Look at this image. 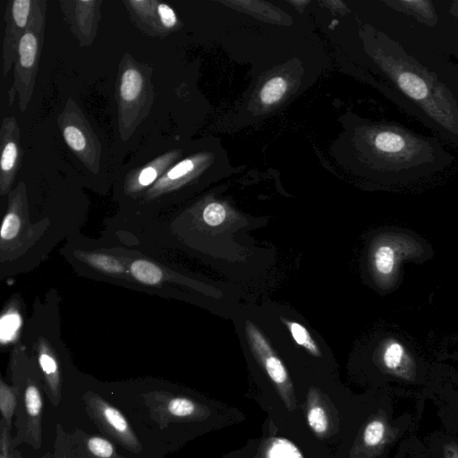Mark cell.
I'll return each mask as SVG.
<instances>
[{"mask_svg": "<svg viewBox=\"0 0 458 458\" xmlns=\"http://www.w3.org/2000/svg\"><path fill=\"white\" fill-rule=\"evenodd\" d=\"M377 60L399 107L458 148V64L425 49L383 37Z\"/></svg>", "mask_w": 458, "mask_h": 458, "instance_id": "1", "label": "cell"}, {"mask_svg": "<svg viewBox=\"0 0 458 458\" xmlns=\"http://www.w3.org/2000/svg\"><path fill=\"white\" fill-rule=\"evenodd\" d=\"M152 68L125 53L119 64L115 97L120 137L127 140L149 114L154 102Z\"/></svg>", "mask_w": 458, "mask_h": 458, "instance_id": "2", "label": "cell"}, {"mask_svg": "<svg viewBox=\"0 0 458 458\" xmlns=\"http://www.w3.org/2000/svg\"><path fill=\"white\" fill-rule=\"evenodd\" d=\"M13 366V383L17 393V409L13 446L27 444L38 450L42 445V416L44 397L38 372L29 364L15 362Z\"/></svg>", "mask_w": 458, "mask_h": 458, "instance_id": "3", "label": "cell"}, {"mask_svg": "<svg viewBox=\"0 0 458 458\" xmlns=\"http://www.w3.org/2000/svg\"><path fill=\"white\" fill-rule=\"evenodd\" d=\"M46 11V1L35 0L30 24L19 43L14 80L8 91V102L12 106L18 95L21 113L27 109L36 85L44 42Z\"/></svg>", "mask_w": 458, "mask_h": 458, "instance_id": "4", "label": "cell"}, {"mask_svg": "<svg viewBox=\"0 0 458 458\" xmlns=\"http://www.w3.org/2000/svg\"><path fill=\"white\" fill-rule=\"evenodd\" d=\"M422 242L404 233H386L375 239L369 266L375 282L383 289H391L400 279L403 261L421 259L427 254Z\"/></svg>", "mask_w": 458, "mask_h": 458, "instance_id": "5", "label": "cell"}, {"mask_svg": "<svg viewBox=\"0 0 458 458\" xmlns=\"http://www.w3.org/2000/svg\"><path fill=\"white\" fill-rule=\"evenodd\" d=\"M63 138L77 158L89 171L100 169L101 143L90 123L73 99L68 98L57 117Z\"/></svg>", "mask_w": 458, "mask_h": 458, "instance_id": "6", "label": "cell"}, {"mask_svg": "<svg viewBox=\"0 0 458 458\" xmlns=\"http://www.w3.org/2000/svg\"><path fill=\"white\" fill-rule=\"evenodd\" d=\"M85 411L98 428L126 450L140 454L142 445L124 415L98 394L87 392Z\"/></svg>", "mask_w": 458, "mask_h": 458, "instance_id": "7", "label": "cell"}, {"mask_svg": "<svg viewBox=\"0 0 458 458\" xmlns=\"http://www.w3.org/2000/svg\"><path fill=\"white\" fill-rule=\"evenodd\" d=\"M35 0H12L4 13V36L2 54V76L4 78L15 64L19 43L30 21Z\"/></svg>", "mask_w": 458, "mask_h": 458, "instance_id": "8", "label": "cell"}, {"mask_svg": "<svg viewBox=\"0 0 458 458\" xmlns=\"http://www.w3.org/2000/svg\"><path fill=\"white\" fill-rule=\"evenodd\" d=\"M0 191L9 192L22 162L21 130L15 116H5L0 129Z\"/></svg>", "mask_w": 458, "mask_h": 458, "instance_id": "9", "label": "cell"}, {"mask_svg": "<svg viewBox=\"0 0 458 458\" xmlns=\"http://www.w3.org/2000/svg\"><path fill=\"white\" fill-rule=\"evenodd\" d=\"M102 0H63L61 9L71 31L81 47L93 43L101 18Z\"/></svg>", "mask_w": 458, "mask_h": 458, "instance_id": "10", "label": "cell"}, {"mask_svg": "<svg viewBox=\"0 0 458 458\" xmlns=\"http://www.w3.org/2000/svg\"><path fill=\"white\" fill-rule=\"evenodd\" d=\"M440 19L434 52L458 60V0H434Z\"/></svg>", "mask_w": 458, "mask_h": 458, "instance_id": "11", "label": "cell"}, {"mask_svg": "<svg viewBox=\"0 0 458 458\" xmlns=\"http://www.w3.org/2000/svg\"><path fill=\"white\" fill-rule=\"evenodd\" d=\"M245 331L251 350L263 364L270 378L277 385H284L288 381L286 369L276 355L267 338L250 321L245 322Z\"/></svg>", "mask_w": 458, "mask_h": 458, "instance_id": "12", "label": "cell"}, {"mask_svg": "<svg viewBox=\"0 0 458 458\" xmlns=\"http://www.w3.org/2000/svg\"><path fill=\"white\" fill-rule=\"evenodd\" d=\"M145 399L153 419L165 426L170 420L188 418L196 411L194 403L186 397L157 393Z\"/></svg>", "mask_w": 458, "mask_h": 458, "instance_id": "13", "label": "cell"}, {"mask_svg": "<svg viewBox=\"0 0 458 458\" xmlns=\"http://www.w3.org/2000/svg\"><path fill=\"white\" fill-rule=\"evenodd\" d=\"M131 21L146 34L151 37L165 38L168 32L161 24L157 5L154 0H124Z\"/></svg>", "mask_w": 458, "mask_h": 458, "instance_id": "14", "label": "cell"}, {"mask_svg": "<svg viewBox=\"0 0 458 458\" xmlns=\"http://www.w3.org/2000/svg\"><path fill=\"white\" fill-rule=\"evenodd\" d=\"M179 154L178 150L167 151L141 168L131 171L126 178V189L134 192L149 186L168 170Z\"/></svg>", "mask_w": 458, "mask_h": 458, "instance_id": "15", "label": "cell"}, {"mask_svg": "<svg viewBox=\"0 0 458 458\" xmlns=\"http://www.w3.org/2000/svg\"><path fill=\"white\" fill-rule=\"evenodd\" d=\"M73 458H124L106 437L90 435L81 429L72 434Z\"/></svg>", "mask_w": 458, "mask_h": 458, "instance_id": "16", "label": "cell"}, {"mask_svg": "<svg viewBox=\"0 0 458 458\" xmlns=\"http://www.w3.org/2000/svg\"><path fill=\"white\" fill-rule=\"evenodd\" d=\"M381 358L384 365L391 370L403 368L410 360L405 346L395 338H388L382 343Z\"/></svg>", "mask_w": 458, "mask_h": 458, "instance_id": "17", "label": "cell"}, {"mask_svg": "<svg viewBox=\"0 0 458 458\" xmlns=\"http://www.w3.org/2000/svg\"><path fill=\"white\" fill-rule=\"evenodd\" d=\"M17 393L14 386H10L3 379L0 381V411L2 419L10 429L13 427V418L17 409Z\"/></svg>", "mask_w": 458, "mask_h": 458, "instance_id": "18", "label": "cell"}, {"mask_svg": "<svg viewBox=\"0 0 458 458\" xmlns=\"http://www.w3.org/2000/svg\"><path fill=\"white\" fill-rule=\"evenodd\" d=\"M130 270L134 278L146 284H157L163 277V273L158 267L144 259L133 261Z\"/></svg>", "mask_w": 458, "mask_h": 458, "instance_id": "19", "label": "cell"}, {"mask_svg": "<svg viewBox=\"0 0 458 458\" xmlns=\"http://www.w3.org/2000/svg\"><path fill=\"white\" fill-rule=\"evenodd\" d=\"M286 327L288 328L294 342L305 348L313 356H321V351L314 339L311 337L308 329L301 324L285 318H282Z\"/></svg>", "mask_w": 458, "mask_h": 458, "instance_id": "20", "label": "cell"}, {"mask_svg": "<svg viewBox=\"0 0 458 458\" xmlns=\"http://www.w3.org/2000/svg\"><path fill=\"white\" fill-rule=\"evenodd\" d=\"M47 458H73L72 435L56 424L54 451Z\"/></svg>", "mask_w": 458, "mask_h": 458, "instance_id": "21", "label": "cell"}, {"mask_svg": "<svg viewBox=\"0 0 458 458\" xmlns=\"http://www.w3.org/2000/svg\"><path fill=\"white\" fill-rule=\"evenodd\" d=\"M21 319L14 311L4 314L0 320V338L3 344H6L15 338L21 327Z\"/></svg>", "mask_w": 458, "mask_h": 458, "instance_id": "22", "label": "cell"}, {"mask_svg": "<svg viewBox=\"0 0 458 458\" xmlns=\"http://www.w3.org/2000/svg\"><path fill=\"white\" fill-rule=\"evenodd\" d=\"M286 90V82L281 77L268 81L263 87L260 98L264 104H273L278 101Z\"/></svg>", "mask_w": 458, "mask_h": 458, "instance_id": "23", "label": "cell"}, {"mask_svg": "<svg viewBox=\"0 0 458 458\" xmlns=\"http://www.w3.org/2000/svg\"><path fill=\"white\" fill-rule=\"evenodd\" d=\"M267 455L269 458H302L297 447L284 438H276L270 445Z\"/></svg>", "mask_w": 458, "mask_h": 458, "instance_id": "24", "label": "cell"}, {"mask_svg": "<svg viewBox=\"0 0 458 458\" xmlns=\"http://www.w3.org/2000/svg\"><path fill=\"white\" fill-rule=\"evenodd\" d=\"M88 261L95 267L111 274H119L123 270V266L114 258L104 254H91Z\"/></svg>", "mask_w": 458, "mask_h": 458, "instance_id": "25", "label": "cell"}, {"mask_svg": "<svg viewBox=\"0 0 458 458\" xmlns=\"http://www.w3.org/2000/svg\"><path fill=\"white\" fill-rule=\"evenodd\" d=\"M202 216L207 225L216 226L225 221L226 211L222 204L212 202L204 208Z\"/></svg>", "mask_w": 458, "mask_h": 458, "instance_id": "26", "label": "cell"}, {"mask_svg": "<svg viewBox=\"0 0 458 458\" xmlns=\"http://www.w3.org/2000/svg\"><path fill=\"white\" fill-rule=\"evenodd\" d=\"M21 228V218L14 211L7 213L3 220L1 227L2 240H12L19 233Z\"/></svg>", "mask_w": 458, "mask_h": 458, "instance_id": "27", "label": "cell"}, {"mask_svg": "<svg viewBox=\"0 0 458 458\" xmlns=\"http://www.w3.org/2000/svg\"><path fill=\"white\" fill-rule=\"evenodd\" d=\"M308 421L310 428L317 433H324L328 425L327 417L323 408L312 407L308 413Z\"/></svg>", "mask_w": 458, "mask_h": 458, "instance_id": "28", "label": "cell"}, {"mask_svg": "<svg viewBox=\"0 0 458 458\" xmlns=\"http://www.w3.org/2000/svg\"><path fill=\"white\" fill-rule=\"evenodd\" d=\"M385 434V425L379 420H373L368 424L363 434L366 445L374 446L381 442Z\"/></svg>", "mask_w": 458, "mask_h": 458, "instance_id": "29", "label": "cell"}, {"mask_svg": "<svg viewBox=\"0 0 458 458\" xmlns=\"http://www.w3.org/2000/svg\"><path fill=\"white\" fill-rule=\"evenodd\" d=\"M11 429L5 424L4 420H0V458H12L15 449L13 444Z\"/></svg>", "mask_w": 458, "mask_h": 458, "instance_id": "30", "label": "cell"}, {"mask_svg": "<svg viewBox=\"0 0 458 458\" xmlns=\"http://www.w3.org/2000/svg\"><path fill=\"white\" fill-rule=\"evenodd\" d=\"M157 12L162 26L169 33L176 27L178 22L175 13L168 4L159 2Z\"/></svg>", "mask_w": 458, "mask_h": 458, "instance_id": "31", "label": "cell"}, {"mask_svg": "<svg viewBox=\"0 0 458 458\" xmlns=\"http://www.w3.org/2000/svg\"><path fill=\"white\" fill-rule=\"evenodd\" d=\"M12 458H22L21 453L19 450L14 449Z\"/></svg>", "mask_w": 458, "mask_h": 458, "instance_id": "32", "label": "cell"}]
</instances>
